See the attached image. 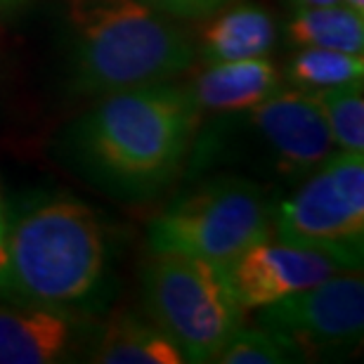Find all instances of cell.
Wrapping results in <instances>:
<instances>
[{"mask_svg":"<svg viewBox=\"0 0 364 364\" xmlns=\"http://www.w3.org/2000/svg\"><path fill=\"white\" fill-rule=\"evenodd\" d=\"M201 114L187 88L168 81L100 95L71 123L64 151L71 168L102 192L144 199L185 166Z\"/></svg>","mask_w":364,"mask_h":364,"instance_id":"obj_1","label":"cell"},{"mask_svg":"<svg viewBox=\"0 0 364 364\" xmlns=\"http://www.w3.org/2000/svg\"><path fill=\"white\" fill-rule=\"evenodd\" d=\"M0 301L92 315L109 296V239L97 213L64 192H31L7 210Z\"/></svg>","mask_w":364,"mask_h":364,"instance_id":"obj_2","label":"cell"},{"mask_svg":"<svg viewBox=\"0 0 364 364\" xmlns=\"http://www.w3.org/2000/svg\"><path fill=\"white\" fill-rule=\"evenodd\" d=\"M71 90L109 95L161 83L194 62V43L144 0H64Z\"/></svg>","mask_w":364,"mask_h":364,"instance_id":"obj_3","label":"cell"},{"mask_svg":"<svg viewBox=\"0 0 364 364\" xmlns=\"http://www.w3.org/2000/svg\"><path fill=\"white\" fill-rule=\"evenodd\" d=\"M189 151L194 173L239 164L277 180H303L336 151V144L312 95L279 88L249 112L220 114L206 133L196 130Z\"/></svg>","mask_w":364,"mask_h":364,"instance_id":"obj_4","label":"cell"},{"mask_svg":"<svg viewBox=\"0 0 364 364\" xmlns=\"http://www.w3.org/2000/svg\"><path fill=\"white\" fill-rule=\"evenodd\" d=\"M274 203L249 178L220 176L173 199L149 223L151 253L230 265L246 249L272 237Z\"/></svg>","mask_w":364,"mask_h":364,"instance_id":"obj_5","label":"cell"},{"mask_svg":"<svg viewBox=\"0 0 364 364\" xmlns=\"http://www.w3.org/2000/svg\"><path fill=\"white\" fill-rule=\"evenodd\" d=\"M142 301L182 360L194 364L215 362L244 317L220 265L178 253H154L142 270Z\"/></svg>","mask_w":364,"mask_h":364,"instance_id":"obj_6","label":"cell"},{"mask_svg":"<svg viewBox=\"0 0 364 364\" xmlns=\"http://www.w3.org/2000/svg\"><path fill=\"white\" fill-rule=\"evenodd\" d=\"M272 232L291 246L331 253L348 270H362L364 156L333 151L289 199L272 210Z\"/></svg>","mask_w":364,"mask_h":364,"instance_id":"obj_7","label":"cell"},{"mask_svg":"<svg viewBox=\"0 0 364 364\" xmlns=\"http://www.w3.org/2000/svg\"><path fill=\"white\" fill-rule=\"evenodd\" d=\"M258 310V326L274 333L296 362L338 360L362 341L364 282L355 272H338Z\"/></svg>","mask_w":364,"mask_h":364,"instance_id":"obj_8","label":"cell"},{"mask_svg":"<svg viewBox=\"0 0 364 364\" xmlns=\"http://www.w3.org/2000/svg\"><path fill=\"white\" fill-rule=\"evenodd\" d=\"M88 312L0 303V364H57L90 358L102 324Z\"/></svg>","mask_w":364,"mask_h":364,"instance_id":"obj_9","label":"cell"},{"mask_svg":"<svg viewBox=\"0 0 364 364\" xmlns=\"http://www.w3.org/2000/svg\"><path fill=\"white\" fill-rule=\"evenodd\" d=\"M244 310H256L310 289L338 272H353L331 253L284 242H260L223 267Z\"/></svg>","mask_w":364,"mask_h":364,"instance_id":"obj_10","label":"cell"},{"mask_svg":"<svg viewBox=\"0 0 364 364\" xmlns=\"http://www.w3.org/2000/svg\"><path fill=\"white\" fill-rule=\"evenodd\" d=\"M192 95L199 114H239L249 112L272 92L279 90V71L265 57L210 64L208 71L196 76Z\"/></svg>","mask_w":364,"mask_h":364,"instance_id":"obj_11","label":"cell"},{"mask_svg":"<svg viewBox=\"0 0 364 364\" xmlns=\"http://www.w3.org/2000/svg\"><path fill=\"white\" fill-rule=\"evenodd\" d=\"M277 41L272 14L260 5H237L201 31V57L208 64L267 57Z\"/></svg>","mask_w":364,"mask_h":364,"instance_id":"obj_12","label":"cell"},{"mask_svg":"<svg viewBox=\"0 0 364 364\" xmlns=\"http://www.w3.org/2000/svg\"><path fill=\"white\" fill-rule=\"evenodd\" d=\"M90 362L100 364H182V355L171 338L151 322L133 312L114 317L100 329Z\"/></svg>","mask_w":364,"mask_h":364,"instance_id":"obj_13","label":"cell"},{"mask_svg":"<svg viewBox=\"0 0 364 364\" xmlns=\"http://www.w3.org/2000/svg\"><path fill=\"white\" fill-rule=\"evenodd\" d=\"M287 38L298 48H322L338 53L362 55L364 14L346 5L305 7L287 26Z\"/></svg>","mask_w":364,"mask_h":364,"instance_id":"obj_14","label":"cell"},{"mask_svg":"<svg viewBox=\"0 0 364 364\" xmlns=\"http://www.w3.org/2000/svg\"><path fill=\"white\" fill-rule=\"evenodd\" d=\"M364 57L338 50L303 48L287 67V81L301 92H322L341 85L362 83Z\"/></svg>","mask_w":364,"mask_h":364,"instance_id":"obj_15","label":"cell"},{"mask_svg":"<svg viewBox=\"0 0 364 364\" xmlns=\"http://www.w3.org/2000/svg\"><path fill=\"white\" fill-rule=\"evenodd\" d=\"M329 126L333 144L364 154V90L362 83L312 92Z\"/></svg>","mask_w":364,"mask_h":364,"instance_id":"obj_16","label":"cell"},{"mask_svg":"<svg viewBox=\"0 0 364 364\" xmlns=\"http://www.w3.org/2000/svg\"><path fill=\"white\" fill-rule=\"evenodd\" d=\"M215 362L223 364H284L296 362L294 353L263 326H239Z\"/></svg>","mask_w":364,"mask_h":364,"instance_id":"obj_17","label":"cell"},{"mask_svg":"<svg viewBox=\"0 0 364 364\" xmlns=\"http://www.w3.org/2000/svg\"><path fill=\"white\" fill-rule=\"evenodd\" d=\"M144 3L161 14H171V17L199 19L218 12L220 7L232 3V0H144Z\"/></svg>","mask_w":364,"mask_h":364,"instance_id":"obj_18","label":"cell"},{"mask_svg":"<svg viewBox=\"0 0 364 364\" xmlns=\"http://www.w3.org/2000/svg\"><path fill=\"white\" fill-rule=\"evenodd\" d=\"M341 0H294V5L298 10H305V7H326V5H338Z\"/></svg>","mask_w":364,"mask_h":364,"instance_id":"obj_19","label":"cell"},{"mask_svg":"<svg viewBox=\"0 0 364 364\" xmlns=\"http://www.w3.org/2000/svg\"><path fill=\"white\" fill-rule=\"evenodd\" d=\"M346 7H350V10H355V12H360V14H364V0H341Z\"/></svg>","mask_w":364,"mask_h":364,"instance_id":"obj_20","label":"cell"},{"mask_svg":"<svg viewBox=\"0 0 364 364\" xmlns=\"http://www.w3.org/2000/svg\"><path fill=\"white\" fill-rule=\"evenodd\" d=\"M28 3V0H0V10H12V7H19Z\"/></svg>","mask_w":364,"mask_h":364,"instance_id":"obj_21","label":"cell"},{"mask_svg":"<svg viewBox=\"0 0 364 364\" xmlns=\"http://www.w3.org/2000/svg\"><path fill=\"white\" fill-rule=\"evenodd\" d=\"M5 213V203H3V199H0V215Z\"/></svg>","mask_w":364,"mask_h":364,"instance_id":"obj_22","label":"cell"}]
</instances>
